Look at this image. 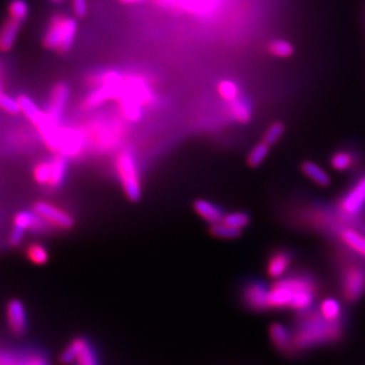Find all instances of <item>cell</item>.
<instances>
[{"instance_id":"6da1fadb","label":"cell","mask_w":365,"mask_h":365,"mask_svg":"<svg viewBox=\"0 0 365 365\" xmlns=\"http://www.w3.org/2000/svg\"><path fill=\"white\" fill-rule=\"evenodd\" d=\"M344 320L330 322L320 314L319 309H309L297 312L292 327L293 354L302 352L320 345L336 343L344 332Z\"/></svg>"},{"instance_id":"7a4b0ae2","label":"cell","mask_w":365,"mask_h":365,"mask_svg":"<svg viewBox=\"0 0 365 365\" xmlns=\"http://www.w3.org/2000/svg\"><path fill=\"white\" fill-rule=\"evenodd\" d=\"M292 292L291 309L295 312H302L312 309L319 292V284L316 277L307 273L284 275L280 279Z\"/></svg>"},{"instance_id":"3957f363","label":"cell","mask_w":365,"mask_h":365,"mask_svg":"<svg viewBox=\"0 0 365 365\" xmlns=\"http://www.w3.org/2000/svg\"><path fill=\"white\" fill-rule=\"evenodd\" d=\"M78 34V21L64 14H55L50 19L43 37V44L46 49L67 53L74 44Z\"/></svg>"},{"instance_id":"277c9868","label":"cell","mask_w":365,"mask_h":365,"mask_svg":"<svg viewBox=\"0 0 365 365\" xmlns=\"http://www.w3.org/2000/svg\"><path fill=\"white\" fill-rule=\"evenodd\" d=\"M115 168L127 198L132 202H139L143 191L137 159L133 152L130 150L120 152L116 157Z\"/></svg>"},{"instance_id":"5b68a950","label":"cell","mask_w":365,"mask_h":365,"mask_svg":"<svg viewBox=\"0 0 365 365\" xmlns=\"http://www.w3.org/2000/svg\"><path fill=\"white\" fill-rule=\"evenodd\" d=\"M341 288L346 302H359L365 294V268L356 264L345 267L341 273Z\"/></svg>"},{"instance_id":"8992f818","label":"cell","mask_w":365,"mask_h":365,"mask_svg":"<svg viewBox=\"0 0 365 365\" xmlns=\"http://www.w3.org/2000/svg\"><path fill=\"white\" fill-rule=\"evenodd\" d=\"M269 287L261 281H250L242 288L241 299L243 305H246L254 312H264L269 309L268 305Z\"/></svg>"},{"instance_id":"52a82bcc","label":"cell","mask_w":365,"mask_h":365,"mask_svg":"<svg viewBox=\"0 0 365 365\" xmlns=\"http://www.w3.org/2000/svg\"><path fill=\"white\" fill-rule=\"evenodd\" d=\"M365 205V176L359 178L351 190L341 198L339 209L345 215H357Z\"/></svg>"},{"instance_id":"ba28073f","label":"cell","mask_w":365,"mask_h":365,"mask_svg":"<svg viewBox=\"0 0 365 365\" xmlns=\"http://www.w3.org/2000/svg\"><path fill=\"white\" fill-rule=\"evenodd\" d=\"M38 214L30 211H21L14 217V230L11 232L10 243L12 246L21 245L24 234L29 229L41 228L42 220Z\"/></svg>"},{"instance_id":"9c48e42d","label":"cell","mask_w":365,"mask_h":365,"mask_svg":"<svg viewBox=\"0 0 365 365\" xmlns=\"http://www.w3.org/2000/svg\"><path fill=\"white\" fill-rule=\"evenodd\" d=\"M35 212L38 214L44 221L56 225L58 228L69 229L74 225L73 217L63 210L46 202H38L35 204Z\"/></svg>"},{"instance_id":"30bf717a","label":"cell","mask_w":365,"mask_h":365,"mask_svg":"<svg viewBox=\"0 0 365 365\" xmlns=\"http://www.w3.org/2000/svg\"><path fill=\"white\" fill-rule=\"evenodd\" d=\"M292 262H293V255L289 250H275L271 254V257H268L267 264H266L268 277H271L275 280L284 277L289 271Z\"/></svg>"},{"instance_id":"8fae6325","label":"cell","mask_w":365,"mask_h":365,"mask_svg":"<svg viewBox=\"0 0 365 365\" xmlns=\"http://www.w3.org/2000/svg\"><path fill=\"white\" fill-rule=\"evenodd\" d=\"M7 323L10 330L17 336H21L25 334L26 327H28V318H26V311L25 306L21 300H11L7 305L6 309Z\"/></svg>"},{"instance_id":"7c38bea8","label":"cell","mask_w":365,"mask_h":365,"mask_svg":"<svg viewBox=\"0 0 365 365\" xmlns=\"http://www.w3.org/2000/svg\"><path fill=\"white\" fill-rule=\"evenodd\" d=\"M118 98H119L120 110L127 120H130L132 123H138L143 119L144 105L128 89L123 88V93Z\"/></svg>"},{"instance_id":"4fadbf2b","label":"cell","mask_w":365,"mask_h":365,"mask_svg":"<svg viewBox=\"0 0 365 365\" xmlns=\"http://www.w3.org/2000/svg\"><path fill=\"white\" fill-rule=\"evenodd\" d=\"M69 96H71V91L66 83H58L53 87L51 98H50L49 108L46 113L56 123H60L64 108L69 101Z\"/></svg>"},{"instance_id":"5bb4252c","label":"cell","mask_w":365,"mask_h":365,"mask_svg":"<svg viewBox=\"0 0 365 365\" xmlns=\"http://www.w3.org/2000/svg\"><path fill=\"white\" fill-rule=\"evenodd\" d=\"M269 338H271L272 344L277 351L282 354L291 355L293 354V346H292V331L291 329L284 327V324L273 323L269 327Z\"/></svg>"},{"instance_id":"9a60e30c","label":"cell","mask_w":365,"mask_h":365,"mask_svg":"<svg viewBox=\"0 0 365 365\" xmlns=\"http://www.w3.org/2000/svg\"><path fill=\"white\" fill-rule=\"evenodd\" d=\"M193 210L204 221L207 222L209 225H215L221 222L225 217V210L217 204L209 202L207 200H196L192 204Z\"/></svg>"},{"instance_id":"2e32d148","label":"cell","mask_w":365,"mask_h":365,"mask_svg":"<svg viewBox=\"0 0 365 365\" xmlns=\"http://www.w3.org/2000/svg\"><path fill=\"white\" fill-rule=\"evenodd\" d=\"M228 113L236 123H242V125L250 123L253 118V110L250 101L241 96L228 102Z\"/></svg>"},{"instance_id":"e0dca14e","label":"cell","mask_w":365,"mask_h":365,"mask_svg":"<svg viewBox=\"0 0 365 365\" xmlns=\"http://www.w3.org/2000/svg\"><path fill=\"white\" fill-rule=\"evenodd\" d=\"M300 169H302V173L317 185L322 186V187L330 185L331 178L329 173L316 163L311 162V160L302 162Z\"/></svg>"},{"instance_id":"ac0fdd59","label":"cell","mask_w":365,"mask_h":365,"mask_svg":"<svg viewBox=\"0 0 365 365\" xmlns=\"http://www.w3.org/2000/svg\"><path fill=\"white\" fill-rule=\"evenodd\" d=\"M21 23L10 18L9 21L4 23L0 29V50L9 51L12 49L17 39L18 31H19Z\"/></svg>"},{"instance_id":"d6986e66","label":"cell","mask_w":365,"mask_h":365,"mask_svg":"<svg viewBox=\"0 0 365 365\" xmlns=\"http://www.w3.org/2000/svg\"><path fill=\"white\" fill-rule=\"evenodd\" d=\"M339 239L345 246L349 247L361 257H365V237L359 232L350 228L341 229L339 232Z\"/></svg>"},{"instance_id":"ffe728a7","label":"cell","mask_w":365,"mask_h":365,"mask_svg":"<svg viewBox=\"0 0 365 365\" xmlns=\"http://www.w3.org/2000/svg\"><path fill=\"white\" fill-rule=\"evenodd\" d=\"M318 309L325 319L330 320V322L343 320V307L337 299H324L323 302H320Z\"/></svg>"},{"instance_id":"44dd1931","label":"cell","mask_w":365,"mask_h":365,"mask_svg":"<svg viewBox=\"0 0 365 365\" xmlns=\"http://www.w3.org/2000/svg\"><path fill=\"white\" fill-rule=\"evenodd\" d=\"M18 100H19V103H21V112L24 113L26 118L35 126H38L39 123L46 119V113L42 112L37 107L35 102L32 101L31 98L25 96V95H21V98H18Z\"/></svg>"},{"instance_id":"7402d4cb","label":"cell","mask_w":365,"mask_h":365,"mask_svg":"<svg viewBox=\"0 0 365 365\" xmlns=\"http://www.w3.org/2000/svg\"><path fill=\"white\" fill-rule=\"evenodd\" d=\"M50 164H51V178H50L49 185L57 187L63 182L67 175V159L64 158L63 155H56Z\"/></svg>"},{"instance_id":"603a6c76","label":"cell","mask_w":365,"mask_h":365,"mask_svg":"<svg viewBox=\"0 0 365 365\" xmlns=\"http://www.w3.org/2000/svg\"><path fill=\"white\" fill-rule=\"evenodd\" d=\"M269 151H271V146H269V145L266 144L264 141L257 143V144L250 150V153H248L247 164H248L250 168H259V166L262 165V163L267 159Z\"/></svg>"},{"instance_id":"cb8c5ba5","label":"cell","mask_w":365,"mask_h":365,"mask_svg":"<svg viewBox=\"0 0 365 365\" xmlns=\"http://www.w3.org/2000/svg\"><path fill=\"white\" fill-rule=\"evenodd\" d=\"M267 51L277 58H289L293 56L295 49L293 44L284 39H274L268 43Z\"/></svg>"},{"instance_id":"d4e9b609","label":"cell","mask_w":365,"mask_h":365,"mask_svg":"<svg viewBox=\"0 0 365 365\" xmlns=\"http://www.w3.org/2000/svg\"><path fill=\"white\" fill-rule=\"evenodd\" d=\"M209 232L214 237L223 240L239 239L240 236L242 235L241 229L232 228V227L225 225V222L222 221L215 223V225H210Z\"/></svg>"},{"instance_id":"484cf974","label":"cell","mask_w":365,"mask_h":365,"mask_svg":"<svg viewBox=\"0 0 365 365\" xmlns=\"http://www.w3.org/2000/svg\"><path fill=\"white\" fill-rule=\"evenodd\" d=\"M330 164L332 169L343 173V171H346L354 165V157L349 152L338 151L331 157Z\"/></svg>"},{"instance_id":"4316f807","label":"cell","mask_w":365,"mask_h":365,"mask_svg":"<svg viewBox=\"0 0 365 365\" xmlns=\"http://www.w3.org/2000/svg\"><path fill=\"white\" fill-rule=\"evenodd\" d=\"M218 95L221 96L225 102H230L240 96L239 86L232 80H222L217 85Z\"/></svg>"},{"instance_id":"83f0119b","label":"cell","mask_w":365,"mask_h":365,"mask_svg":"<svg viewBox=\"0 0 365 365\" xmlns=\"http://www.w3.org/2000/svg\"><path fill=\"white\" fill-rule=\"evenodd\" d=\"M284 125L280 121H275L272 123L269 126L267 127V130H264V137H262V141L269 146H274L277 144V141L280 140L281 138L284 137Z\"/></svg>"},{"instance_id":"f1b7e54d","label":"cell","mask_w":365,"mask_h":365,"mask_svg":"<svg viewBox=\"0 0 365 365\" xmlns=\"http://www.w3.org/2000/svg\"><path fill=\"white\" fill-rule=\"evenodd\" d=\"M222 222H225V225H230L232 228L243 230L250 225V216L245 211H235V212L225 214Z\"/></svg>"},{"instance_id":"f546056e","label":"cell","mask_w":365,"mask_h":365,"mask_svg":"<svg viewBox=\"0 0 365 365\" xmlns=\"http://www.w3.org/2000/svg\"><path fill=\"white\" fill-rule=\"evenodd\" d=\"M86 341H87V339H85V338H76V339L71 341V344L68 345V348L64 350L63 354L61 356V361L66 363V364L74 363L82 348L85 346Z\"/></svg>"},{"instance_id":"4dcf8cb0","label":"cell","mask_w":365,"mask_h":365,"mask_svg":"<svg viewBox=\"0 0 365 365\" xmlns=\"http://www.w3.org/2000/svg\"><path fill=\"white\" fill-rule=\"evenodd\" d=\"M75 363L78 365H100L98 355L88 341H86L85 346L75 359Z\"/></svg>"},{"instance_id":"1f68e13d","label":"cell","mask_w":365,"mask_h":365,"mask_svg":"<svg viewBox=\"0 0 365 365\" xmlns=\"http://www.w3.org/2000/svg\"><path fill=\"white\" fill-rule=\"evenodd\" d=\"M9 14L10 18L21 23L28 17L29 5L25 0H12L9 5Z\"/></svg>"},{"instance_id":"d6a6232c","label":"cell","mask_w":365,"mask_h":365,"mask_svg":"<svg viewBox=\"0 0 365 365\" xmlns=\"http://www.w3.org/2000/svg\"><path fill=\"white\" fill-rule=\"evenodd\" d=\"M28 257L34 264H46V261L49 260V254L42 245L34 243L31 246H29Z\"/></svg>"},{"instance_id":"836d02e7","label":"cell","mask_w":365,"mask_h":365,"mask_svg":"<svg viewBox=\"0 0 365 365\" xmlns=\"http://www.w3.org/2000/svg\"><path fill=\"white\" fill-rule=\"evenodd\" d=\"M34 177H35L36 182L41 184V185L49 184L50 178H51V164H50V162L39 163L38 165L36 166L35 170H34Z\"/></svg>"},{"instance_id":"e575fe53","label":"cell","mask_w":365,"mask_h":365,"mask_svg":"<svg viewBox=\"0 0 365 365\" xmlns=\"http://www.w3.org/2000/svg\"><path fill=\"white\" fill-rule=\"evenodd\" d=\"M0 108L6 113L14 114V115L21 112L19 100L18 98L16 100V98H11L9 95L5 94L0 95Z\"/></svg>"},{"instance_id":"d590c367","label":"cell","mask_w":365,"mask_h":365,"mask_svg":"<svg viewBox=\"0 0 365 365\" xmlns=\"http://www.w3.org/2000/svg\"><path fill=\"white\" fill-rule=\"evenodd\" d=\"M25 359H19L11 352L0 351V365H24Z\"/></svg>"},{"instance_id":"8d00e7d4","label":"cell","mask_w":365,"mask_h":365,"mask_svg":"<svg viewBox=\"0 0 365 365\" xmlns=\"http://www.w3.org/2000/svg\"><path fill=\"white\" fill-rule=\"evenodd\" d=\"M73 6L78 17H83L87 14V0H73Z\"/></svg>"},{"instance_id":"74e56055","label":"cell","mask_w":365,"mask_h":365,"mask_svg":"<svg viewBox=\"0 0 365 365\" xmlns=\"http://www.w3.org/2000/svg\"><path fill=\"white\" fill-rule=\"evenodd\" d=\"M24 365H48V363L41 356L35 355L25 359Z\"/></svg>"},{"instance_id":"f35d334b","label":"cell","mask_w":365,"mask_h":365,"mask_svg":"<svg viewBox=\"0 0 365 365\" xmlns=\"http://www.w3.org/2000/svg\"><path fill=\"white\" fill-rule=\"evenodd\" d=\"M123 4H137L144 1V0H121Z\"/></svg>"},{"instance_id":"ab89813d","label":"cell","mask_w":365,"mask_h":365,"mask_svg":"<svg viewBox=\"0 0 365 365\" xmlns=\"http://www.w3.org/2000/svg\"><path fill=\"white\" fill-rule=\"evenodd\" d=\"M50 1H51V3L61 4L63 3L64 0H50Z\"/></svg>"},{"instance_id":"60d3db41","label":"cell","mask_w":365,"mask_h":365,"mask_svg":"<svg viewBox=\"0 0 365 365\" xmlns=\"http://www.w3.org/2000/svg\"><path fill=\"white\" fill-rule=\"evenodd\" d=\"M0 95H1V86H0Z\"/></svg>"}]
</instances>
